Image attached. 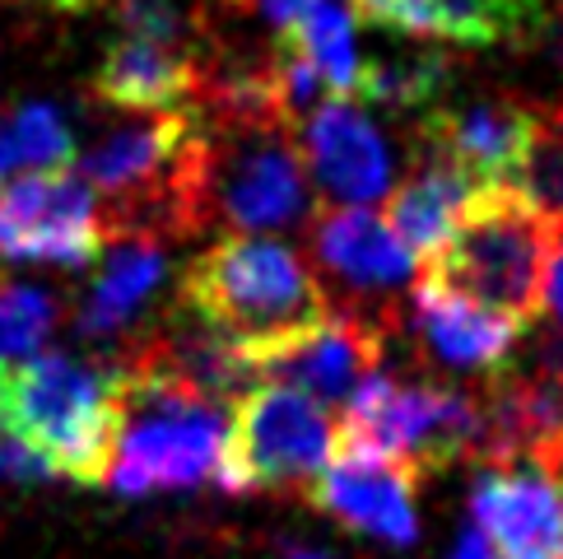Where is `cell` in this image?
<instances>
[{
	"mask_svg": "<svg viewBox=\"0 0 563 559\" xmlns=\"http://www.w3.org/2000/svg\"><path fill=\"white\" fill-rule=\"evenodd\" d=\"M200 122V117H196ZM303 154L279 122H200L196 150V219L200 229H294L308 224Z\"/></svg>",
	"mask_w": 563,
	"mask_h": 559,
	"instance_id": "obj_4",
	"label": "cell"
},
{
	"mask_svg": "<svg viewBox=\"0 0 563 559\" xmlns=\"http://www.w3.org/2000/svg\"><path fill=\"white\" fill-rule=\"evenodd\" d=\"M112 14L122 37H140V43L177 47V52H191V37L200 29L191 0H112Z\"/></svg>",
	"mask_w": 563,
	"mask_h": 559,
	"instance_id": "obj_24",
	"label": "cell"
},
{
	"mask_svg": "<svg viewBox=\"0 0 563 559\" xmlns=\"http://www.w3.org/2000/svg\"><path fill=\"white\" fill-rule=\"evenodd\" d=\"M224 410L200 396L140 383L126 373V415L112 448L108 485L122 494L196 490L224 467Z\"/></svg>",
	"mask_w": 563,
	"mask_h": 559,
	"instance_id": "obj_6",
	"label": "cell"
},
{
	"mask_svg": "<svg viewBox=\"0 0 563 559\" xmlns=\"http://www.w3.org/2000/svg\"><path fill=\"white\" fill-rule=\"evenodd\" d=\"M0 127L10 131L19 158H24V168L47 173V168H66L70 158H75V135H70V127L62 122V117H56L52 103H24V108H14Z\"/></svg>",
	"mask_w": 563,
	"mask_h": 559,
	"instance_id": "obj_23",
	"label": "cell"
},
{
	"mask_svg": "<svg viewBox=\"0 0 563 559\" xmlns=\"http://www.w3.org/2000/svg\"><path fill=\"white\" fill-rule=\"evenodd\" d=\"M475 191L479 187L461 168H452L448 158L424 154V164L387 196V215L382 219H387V229L415 256H433L442 243H448V233L456 229V219Z\"/></svg>",
	"mask_w": 563,
	"mask_h": 559,
	"instance_id": "obj_19",
	"label": "cell"
},
{
	"mask_svg": "<svg viewBox=\"0 0 563 559\" xmlns=\"http://www.w3.org/2000/svg\"><path fill=\"white\" fill-rule=\"evenodd\" d=\"M521 191L540 201L550 215L563 219V112L545 108V127L536 135V150L527 158V173H521Z\"/></svg>",
	"mask_w": 563,
	"mask_h": 559,
	"instance_id": "obj_25",
	"label": "cell"
},
{
	"mask_svg": "<svg viewBox=\"0 0 563 559\" xmlns=\"http://www.w3.org/2000/svg\"><path fill=\"white\" fill-rule=\"evenodd\" d=\"M452 559H498V555L489 550V541L475 527H466L461 531V541H456V550H452Z\"/></svg>",
	"mask_w": 563,
	"mask_h": 559,
	"instance_id": "obj_27",
	"label": "cell"
},
{
	"mask_svg": "<svg viewBox=\"0 0 563 559\" xmlns=\"http://www.w3.org/2000/svg\"><path fill=\"white\" fill-rule=\"evenodd\" d=\"M354 14L373 29L448 37L461 47L517 43L540 29V0H350Z\"/></svg>",
	"mask_w": 563,
	"mask_h": 559,
	"instance_id": "obj_15",
	"label": "cell"
},
{
	"mask_svg": "<svg viewBox=\"0 0 563 559\" xmlns=\"http://www.w3.org/2000/svg\"><path fill=\"white\" fill-rule=\"evenodd\" d=\"M312 256L331 280H340L354 298H382L391 308V294L415 275V252L364 206H317L308 219Z\"/></svg>",
	"mask_w": 563,
	"mask_h": 559,
	"instance_id": "obj_14",
	"label": "cell"
},
{
	"mask_svg": "<svg viewBox=\"0 0 563 559\" xmlns=\"http://www.w3.org/2000/svg\"><path fill=\"white\" fill-rule=\"evenodd\" d=\"M158 280H164V243H154V238H117L75 308L79 336L85 341H117V336L131 341L135 313L150 304Z\"/></svg>",
	"mask_w": 563,
	"mask_h": 559,
	"instance_id": "obj_18",
	"label": "cell"
},
{
	"mask_svg": "<svg viewBox=\"0 0 563 559\" xmlns=\"http://www.w3.org/2000/svg\"><path fill=\"white\" fill-rule=\"evenodd\" d=\"M303 168L312 183L335 201L364 206L377 201L391 183V154L382 131L358 112L350 98H327L303 117Z\"/></svg>",
	"mask_w": 563,
	"mask_h": 559,
	"instance_id": "obj_13",
	"label": "cell"
},
{
	"mask_svg": "<svg viewBox=\"0 0 563 559\" xmlns=\"http://www.w3.org/2000/svg\"><path fill=\"white\" fill-rule=\"evenodd\" d=\"M24 168V158H19V150H14V140H10V131L0 127V187L10 183V177Z\"/></svg>",
	"mask_w": 563,
	"mask_h": 559,
	"instance_id": "obj_28",
	"label": "cell"
},
{
	"mask_svg": "<svg viewBox=\"0 0 563 559\" xmlns=\"http://www.w3.org/2000/svg\"><path fill=\"white\" fill-rule=\"evenodd\" d=\"M340 425L285 383H256L233 415L219 485L233 494H298L335 462Z\"/></svg>",
	"mask_w": 563,
	"mask_h": 559,
	"instance_id": "obj_7",
	"label": "cell"
},
{
	"mask_svg": "<svg viewBox=\"0 0 563 559\" xmlns=\"http://www.w3.org/2000/svg\"><path fill=\"white\" fill-rule=\"evenodd\" d=\"M126 415L122 359L29 354L0 359V429H10L52 475L75 485H108L112 448Z\"/></svg>",
	"mask_w": 563,
	"mask_h": 559,
	"instance_id": "obj_1",
	"label": "cell"
},
{
	"mask_svg": "<svg viewBox=\"0 0 563 559\" xmlns=\"http://www.w3.org/2000/svg\"><path fill=\"white\" fill-rule=\"evenodd\" d=\"M200 89V62L191 52L117 37L93 70V94L122 112H183Z\"/></svg>",
	"mask_w": 563,
	"mask_h": 559,
	"instance_id": "obj_17",
	"label": "cell"
},
{
	"mask_svg": "<svg viewBox=\"0 0 563 559\" xmlns=\"http://www.w3.org/2000/svg\"><path fill=\"white\" fill-rule=\"evenodd\" d=\"M252 6H256L261 14H266L279 33H285L289 24H298V19H303V14L317 6V0H252Z\"/></svg>",
	"mask_w": 563,
	"mask_h": 559,
	"instance_id": "obj_26",
	"label": "cell"
},
{
	"mask_svg": "<svg viewBox=\"0 0 563 559\" xmlns=\"http://www.w3.org/2000/svg\"><path fill=\"white\" fill-rule=\"evenodd\" d=\"M340 448H364L419 485L479 452V396L377 369L345 406Z\"/></svg>",
	"mask_w": 563,
	"mask_h": 559,
	"instance_id": "obj_5",
	"label": "cell"
},
{
	"mask_svg": "<svg viewBox=\"0 0 563 559\" xmlns=\"http://www.w3.org/2000/svg\"><path fill=\"white\" fill-rule=\"evenodd\" d=\"M308 498L350 531L377 536L387 546H410L419 536L415 481L364 448H340L335 462L312 481Z\"/></svg>",
	"mask_w": 563,
	"mask_h": 559,
	"instance_id": "obj_12",
	"label": "cell"
},
{
	"mask_svg": "<svg viewBox=\"0 0 563 559\" xmlns=\"http://www.w3.org/2000/svg\"><path fill=\"white\" fill-rule=\"evenodd\" d=\"M391 327L396 322L377 313L331 308L312 327L294 331L266 350H252L247 359L261 373V383H285L317 406H350L358 387L382 369V350H387Z\"/></svg>",
	"mask_w": 563,
	"mask_h": 559,
	"instance_id": "obj_8",
	"label": "cell"
},
{
	"mask_svg": "<svg viewBox=\"0 0 563 559\" xmlns=\"http://www.w3.org/2000/svg\"><path fill=\"white\" fill-rule=\"evenodd\" d=\"M471 517L498 559H563V471L540 462L479 471Z\"/></svg>",
	"mask_w": 563,
	"mask_h": 559,
	"instance_id": "obj_11",
	"label": "cell"
},
{
	"mask_svg": "<svg viewBox=\"0 0 563 559\" xmlns=\"http://www.w3.org/2000/svg\"><path fill=\"white\" fill-rule=\"evenodd\" d=\"M452 85V62L442 52H419V56H396V62H373L358 79V98L406 112V108H438L442 94Z\"/></svg>",
	"mask_w": 563,
	"mask_h": 559,
	"instance_id": "obj_21",
	"label": "cell"
},
{
	"mask_svg": "<svg viewBox=\"0 0 563 559\" xmlns=\"http://www.w3.org/2000/svg\"><path fill=\"white\" fill-rule=\"evenodd\" d=\"M56 298L37 285H10L0 280V359H29L43 350V341L56 331Z\"/></svg>",
	"mask_w": 563,
	"mask_h": 559,
	"instance_id": "obj_22",
	"label": "cell"
},
{
	"mask_svg": "<svg viewBox=\"0 0 563 559\" xmlns=\"http://www.w3.org/2000/svg\"><path fill=\"white\" fill-rule=\"evenodd\" d=\"M545 304L559 313V322H563V248L554 256V266H550V285H545Z\"/></svg>",
	"mask_w": 563,
	"mask_h": 559,
	"instance_id": "obj_29",
	"label": "cell"
},
{
	"mask_svg": "<svg viewBox=\"0 0 563 559\" xmlns=\"http://www.w3.org/2000/svg\"><path fill=\"white\" fill-rule=\"evenodd\" d=\"M294 56H303L312 66V75L321 79L327 98H350L358 94V79H364V62H358L354 47V24L350 14L335 6V0H317V6L285 29L279 37Z\"/></svg>",
	"mask_w": 563,
	"mask_h": 559,
	"instance_id": "obj_20",
	"label": "cell"
},
{
	"mask_svg": "<svg viewBox=\"0 0 563 559\" xmlns=\"http://www.w3.org/2000/svg\"><path fill=\"white\" fill-rule=\"evenodd\" d=\"M103 238V206L79 173L47 168L0 187V262L89 266Z\"/></svg>",
	"mask_w": 563,
	"mask_h": 559,
	"instance_id": "obj_9",
	"label": "cell"
},
{
	"mask_svg": "<svg viewBox=\"0 0 563 559\" xmlns=\"http://www.w3.org/2000/svg\"><path fill=\"white\" fill-rule=\"evenodd\" d=\"M177 308L206 317L252 354L327 317L331 298L289 243L229 233L183 266Z\"/></svg>",
	"mask_w": 563,
	"mask_h": 559,
	"instance_id": "obj_3",
	"label": "cell"
},
{
	"mask_svg": "<svg viewBox=\"0 0 563 559\" xmlns=\"http://www.w3.org/2000/svg\"><path fill=\"white\" fill-rule=\"evenodd\" d=\"M563 248V219L521 187H479L448 233L424 285H438L512 327H531L545 308L550 266Z\"/></svg>",
	"mask_w": 563,
	"mask_h": 559,
	"instance_id": "obj_2",
	"label": "cell"
},
{
	"mask_svg": "<svg viewBox=\"0 0 563 559\" xmlns=\"http://www.w3.org/2000/svg\"><path fill=\"white\" fill-rule=\"evenodd\" d=\"M545 127V108L527 98H471L424 112V154L448 158L475 187H517Z\"/></svg>",
	"mask_w": 563,
	"mask_h": 559,
	"instance_id": "obj_10",
	"label": "cell"
},
{
	"mask_svg": "<svg viewBox=\"0 0 563 559\" xmlns=\"http://www.w3.org/2000/svg\"><path fill=\"white\" fill-rule=\"evenodd\" d=\"M517 331L521 327L419 280L415 308H410V336L429 350L433 364L461 369V373H503L512 364Z\"/></svg>",
	"mask_w": 563,
	"mask_h": 559,
	"instance_id": "obj_16",
	"label": "cell"
}]
</instances>
